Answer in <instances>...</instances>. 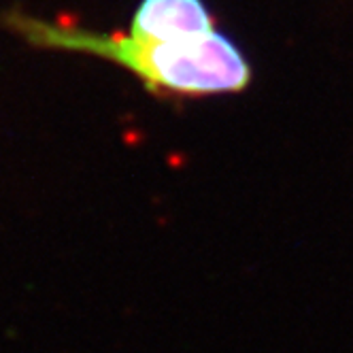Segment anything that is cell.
<instances>
[{
    "label": "cell",
    "mask_w": 353,
    "mask_h": 353,
    "mask_svg": "<svg viewBox=\"0 0 353 353\" xmlns=\"http://www.w3.org/2000/svg\"><path fill=\"white\" fill-rule=\"evenodd\" d=\"M215 30L203 0H141L130 34L147 41H183Z\"/></svg>",
    "instance_id": "cell-2"
},
{
    "label": "cell",
    "mask_w": 353,
    "mask_h": 353,
    "mask_svg": "<svg viewBox=\"0 0 353 353\" xmlns=\"http://www.w3.org/2000/svg\"><path fill=\"white\" fill-rule=\"evenodd\" d=\"M7 23L30 45L111 60L137 74L149 92L179 96L234 94L243 92L254 74L241 47L219 30L183 41H147L130 32L103 34L52 23L17 11L7 15Z\"/></svg>",
    "instance_id": "cell-1"
}]
</instances>
